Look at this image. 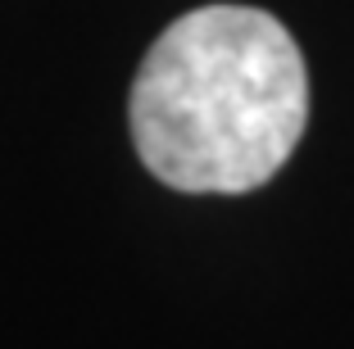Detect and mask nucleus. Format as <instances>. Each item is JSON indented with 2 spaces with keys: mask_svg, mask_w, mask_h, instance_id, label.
<instances>
[{
  "mask_svg": "<svg viewBox=\"0 0 354 349\" xmlns=\"http://www.w3.org/2000/svg\"><path fill=\"white\" fill-rule=\"evenodd\" d=\"M309 68L281 19L200 5L159 32L127 95L141 164L187 196H245L295 154Z\"/></svg>",
  "mask_w": 354,
  "mask_h": 349,
  "instance_id": "f257e3e1",
  "label": "nucleus"
}]
</instances>
